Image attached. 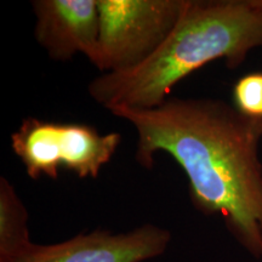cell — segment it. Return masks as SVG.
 Returning <instances> with one entry per match:
<instances>
[{
  "mask_svg": "<svg viewBox=\"0 0 262 262\" xmlns=\"http://www.w3.org/2000/svg\"><path fill=\"white\" fill-rule=\"evenodd\" d=\"M233 106L244 116L262 119V72L241 77L232 91Z\"/></svg>",
  "mask_w": 262,
  "mask_h": 262,
  "instance_id": "cell-8",
  "label": "cell"
},
{
  "mask_svg": "<svg viewBox=\"0 0 262 262\" xmlns=\"http://www.w3.org/2000/svg\"><path fill=\"white\" fill-rule=\"evenodd\" d=\"M189 0H98L100 38L93 64L103 73L131 71L159 50Z\"/></svg>",
  "mask_w": 262,
  "mask_h": 262,
  "instance_id": "cell-4",
  "label": "cell"
},
{
  "mask_svg": "<svg viewBox=\"0 0 262 262\" xmlns=\"http://www.w3.org/2000/svg\"><path fill=\"white\" fill-rule=\"evenodd\" d=\"M257 48H262V0H189L156 54L131 71L98 75L88 93L107 111L156 108L189 74L217 60L234 70Z\"/></svg>",
  "mask_w": 262,
  "mask_h": 262,
  "instance_id": "cell-2",
  "label": "cell"
},
{
  "mask_svg": "<svg viewBox=\"0 0 262 262\" xmlns=\"http://www.w3.org/2000/svg\"><path fill=\"white\" fill-rule=\"evenodd\" d=\"M122 142L118 133L100 134L81 123L42 120L31 117L11 134V148L32 180L58 179L60 169L80 179H97Z\"/></svg>",
  "mask_w": 262,
  "mask_h": 262,
  "instance_id": "cell-3",
  "label": "cell"
},
{
  "mask_svg": "<svg viewBox=\"0 0 262 262\" xmlns=\"http://www.w3.org/2000/svg\"><path fill=\"white\" fill-rule=\"evenodd\" d=\"M170 242L169 229L150 224L124 233L95 229L61 243L35 244L19 262H145L165 253Z\"/></svg>",
  "mask_w": 262,
  "mask_h": 262,
  "instance_id": "cell-5",
  "label": "cell"
},
{
  "mask_svg": "<svg viewBox=\"0 0 262 262\" xmlns=\"http://www.w3.org/2000/svg\"><path fill=\"white\" fill-rule=\"evenodd\" d=\"M34 37L52 60L81 54L93 64L100 38L98 0H34Z\"/></svg>",
  "mask_w": 262,
  "mask_h": 262,
  "instance_id": "cell-6",
  "label": "cell"
},
{
  "mask_svg": "<svg viewBox=\"0 0 262 262\" xmlns=\"http://www.w3.org/2000/svg\"><path fill=\"white\" fill-rule=\"evenodd\" d=\"M34 247L27 209L9 180L0 178V262H19Z\"/></svg>",
  "mask_w": 262,
  "mask_h": 262,
  "instance_id": "cell-7",
  "label": "cell"
},
{
  "mask_svg": "<svg viewBox=\"0 0 262 262\" xmlns=\"http://www.w3.org/2000/svg\"><path fill=\"white\" fill-rule=\"evenodd\" d=\"M108 112L135 127V159L152 170L168 153L187 176L191 203L219 215L235 241L262 260V119L217 98L169 97L163 104L113 107Z\"/></svg>",
  "mask_w": 262,
  "mask_h": 262,
  "instance_id": "cell-1",
  "label": "cell"
}]
</instances>
